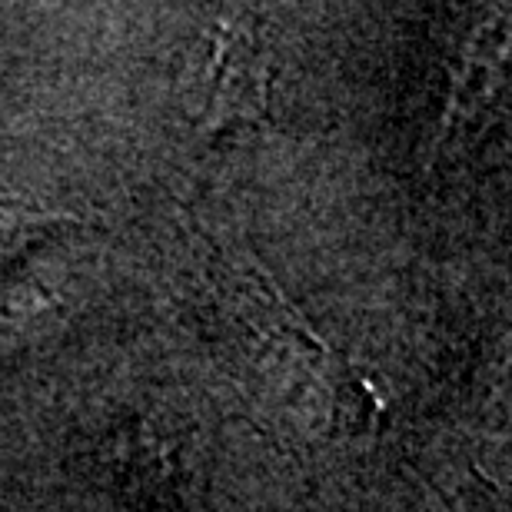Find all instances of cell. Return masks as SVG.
<instances>
[{
    "label": "cell",
    "instance_id": "1",
    "mask_svg": "<svg viewBox=\"0 0 512 512\" xmlns=\"http://www.w3.org/2000/svg\"><path fill=\"white\" fill-rule=\"evenodd\" d=\"M263 74L260 60L250 50L247 37H227L217 54V100H213V124L256 117L263 110Z\"/></svg>",
    "mask_w": 512,
    "mask_h": 512
}]
</instances>
